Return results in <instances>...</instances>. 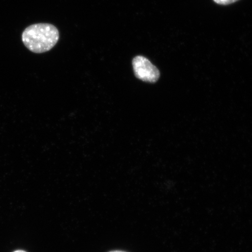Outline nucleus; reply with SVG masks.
Returning <instances> with one entry per match:
<instances>
[{
  "label": "nucleus",
  "mask_w": 252,
  "mask_h": 252,
  "mask_svg": "<svg viewBox=\"0 0 252 252\" xmlns=\"http://www.w3.org/2000/svg\"><path fill=\"white\" fill-rule=\"evenodd\" d=\"M132 64L135 77L140 80L151 83H156L160 77L158 69L145 57H135Z\"/></svg>",
  "instance_id": "f03ea898"
},
{
  "label": "nucleus",
  "mask_w": 252,
  "mask_h": 252,
  "mask_svg": "<svg viewBox=\"0 0 252 252\" xmlns=\"http://www.w3.org/2000/svg\"><path fill=\"white\" fill-rule=\"evenodd\" d=\"M216 4L222 5H227L233 4L239 1V0H213Z\"/></svg>",
  "instance_id": "7ed1b4c3"
},
{
  "label": "nucleus",
  "mask_w": 252,
  "mask_h": 252,
  "mask_svg": "<svg viewBox=\"0 0 252 252\" xmlns=\"http://www.w3.org/2000/svg\"><path fill=\"white\" fill-rule=\"evenodd\" d=\"M59 39V32L52 24L40 23L30 25L22 34V40L28 50L34 53L49 51Z\"/></svg>",
  "instance_id": "f257e3e1"
},
{
  "label": "nucleus",
  "mask_w": 252,
  "mask_h": 252,
  "mask_svg": "<svg viewBox=\"0 0 252 252\" xmlns=\"http://www.w3.org/2000/svg\"><path fill=\"white\" fill-rule=\"evenodd\" d=\"M14 252H26L25 251H22V250H18V251H16Z\"/></svg>",
  "instance_id": "39448f33"
},
{
  "label": "nucleus",
  "mask_w": 252,
  "mask_h": 252,
  "mask_svg": "<svg viewBox=\"0 0 252 252\" xmlns=\"http://www.w3.org/2000/svg\"><path fill=\"white\" fill-rule=\"evenodd\" d=\"M126 252L121 251H111V252Z\"/></svg>",
  "instance_id": "20e7f679"
}]
</instances>
